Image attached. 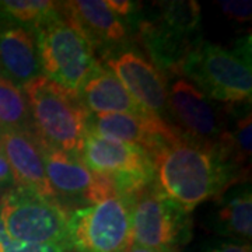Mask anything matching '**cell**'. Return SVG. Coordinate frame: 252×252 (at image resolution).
<instances>
[{
    "mask_svg": "<svg viewBox=\"0 0 252 252\" xmlns=\"http://www.w3.org/2000/svg\"><path fill=\"white\" fill-rule=\"evenodd\" d=\"M154 184L178 206L190 213L215 200L235 184L247 182L220 144H207L181 136L152 156Z\"/></svg>",
    "mask_w": 252,
    "mask_h": 252,
    "instance_id": "6da1fadb",
    "label": "cell"
},
{
    "mask_svg": "<svg viewBox=\"0 0 252 252\" xmlns=\"http://www.w3.org/2000/svg\"><path fill=\"white\" fill-rule=\"evenodd\" d=\"M32 130L41 143L80 157L90 111L79 94L39 74L23 87Z\"/></svg>",
    "mask_w": 252,
    "mask_h": 252,
    "instance_id": "7a4b0ae2",
    "label": "cell"
},
{
    "mask_svg": "<svg viewBox=\"0 0 252 252\" xmlns=\"http://www.w3.org/2000/svg\"><path fill=\"white\" fill-rule=\"evenodd\" d=\"M41 74L79 94L84 83L101 66L90 42L61 9L34 27Z\"/></svg>",
    "mask_w": 252,
    "mask_h": 252,
    "instance_id": "3957f363",
    "label": "cell"
},
{
    "mask_svg": "<svg viewBox=\"0 0 252 252\" xmlns=\"http://www.w3.org/2000/svg\"><path fill=\"white\" fill-rule=\"evenodd\" d=\"M181 74L216 102L224 105L251 102V64L223 46L202 39L184 61Z\"/></svg>",
    "mask_w": 252,
    "mask_h": 252,
    "instance_id": "277c9868",
    "label": "cell"
},
{
    "mask_svg": "<svg viewBox=\"0 0 252 252\" xmlns=\"http://www.w3.org/2000/svg\"><path fill=\"white\" fill-rule=\"evenodd\" d=\"M0 220L7 235L16 241L70 247L66 207L31 190L13 187L3 192Z\"/></svg>",
    "mask_w": 252,
    "mask_h": 252,
    "instance_id": "5b68a950",
    "label": "cell"
},
{
    "mask_svg": "<svg viewBox=\"0 0 252 252\" xmlns=\"http://www.w3.org/2000/svg\"><path fill=\"white\" fill-rule=\"evenodd\" d=\"M132 243L158 252H180L192 238L190 213L168 199L156 184L130 199Z\"/></svg>",
    "mask_w": 252,
    "mask_h": 252,
    "instance_id": "8992f818",
    "label": "cell"
},
{
    "mask_svg": "<svg viewBox=\"0 0 252 252\" xmlns=\"http://www.w3.org/2000/svg\"><path fill=\"white\" fill-rule=\"evenodd\" d=\"M80 158L91 171L108 178L119 196L135 198L154 182L152 157L143 149L117 142L87 129Z\"/></svg>",
    "mask_w": 252,
    "mask_h": 252,
    "instance_id": "52a82bcc",
    "label": "cell"
},
{
    "mask_svg": "<svg viewBox=\"0 0 252 252\" xmlns=\"http://www.w3.org/2000/svg\"><path fill=\"white\" fill-rule=\"evenodd\" d=\"M130 238V199L114 195L69 212V243L73 251L124 252Z\"/></svg>",
    "mask_w": 252,
    "mask_h": 252,
    "instance_id": "ba28073f",
    "label": "cell"
},
{
    "mask_svg": "<svg viewBox=\"0 0 252 252\" xmlns=\"http://www.w3.org/2000/svg\"><path fill=\"white\" fill-rule=\"evenodd\" d=\"M168 121L184 137L220 144L225 130L227 105H217L185 77H178L168 87Z\"/></svg>",
    "mask_w": 252,
    "mask_h": 252,
    "instance_id": "9c48e42d",
    "label": "cell"
},
{
    "mask_svg": "<svg viewBox=\"0 0 252 252\" xmlns=\"http://www.w3.org/2000/svg\"><path fill=\"white\" fill-rule=\"evenodd\" d=\"M102 62L142 107L170 124L167 77L140 51L130 44L107 55Z\"/></svg>",
    "mask_w": 252,
    "mask_h": 252,
    "instance_id": "30bf717a",
    "label": "cell"
},
{
    "mask_svg": "<svg viewBox=\"0 0 252 252\" xmlns=\"http://www.w3.org/2000/svg\"><path fill=\"white\" fill-rule=\"evenodd\" d=\"M39 144L46 177L62 205L63 199H67L87 206L118 195L114 184L91 171L79 156L64 153L41 142Z\"/></svg>",
    "mask_w": 252,
    "mask_h": 252,
    "instance_id": "8fae6325",
    "label": "cell"
},
{
    "mask_svg": "<svg viewBox=\"0 0 252 252\" xmlns=\"http://www.w3.org/2000/svg\"><path fill=\"white\" fill-rule=\"evenodd\" d=\"M62 11L90 42L97 59L130 45V24L109 9L105 0L59 1Z\"/></svg>",
    "mask_w": 252,
    "mask_h": 252,
    "instance_id": "7c38bea8",
    "label": "cell"
},
{
    "mask_svg": "<svg viewBox=\"0 0 252 252\" xmlns=\"http://www.w3.org/2000/svg\"><path fill=\"white\" fill-rule=\"evenodd\" d=\"M89 129L112 140L137 146L150 157L182 136L174 126L154 114H91Z\"/></svg>",
    "mask_w": 252,
    "mask_h": 252,
    "instance_id": "4fadbf2b",
    "label": "cell"
},
{
    "mask_svg": "<svg viewBox=\"0 0 252 252\" xmlns=\"http://www.w3.org/2000/svg\"><path fill=\"white\" fill-rule=\"evenodd\" d=\"M0 150L9 162L14 187L59 202L46 177L41 144L30 132L0 133ZM61 203V202H59Z\"/></svg>",
    "mask_w": 252,
    "mask_h": 252,
    "instance_id": "5bb4252c",
    "label": "cell"
},
{
    "mask_svg": "<svg viewBox=\"0 0 252 252\" xmlns=\"http://www.w3.org/2000/svg\"><path fill=\"white\" fill-rule=\"evenodd\" d=\"M0 74L18 87L41 74L34 28L0 16Z\"/></svg>",
    "mask_w": 252,
    "mask_h": 252,
    "instance_id": "9a60e30c",
    "label": "cell"
},
{
    "mask_svg": "<svg viewBox=\"0 0 252 252\" xmlns=\"http://www.w3.org/2000/svg\"><path fill=\"white\" fill-rule=\"evenodd\" d=\"M137 35L153 64L165 76L181 74L182 63L189 52L202 41V36L180 32L158 18H137Z\"/></svg>",
    "mask_w": 252,
    "mask_h": 252,
    "instance_id": "2e32d148",
    "label": "cell"
},
{
    "mask_svg": "<svg viewBox=\"0 0 252 252\" xmlns=\"http://www.w3.org/2000/svg\"><path fill=\"white\" fill-rule=\"evenodd\" d=\"M207 221L215 234L227 241L251 244L252 189L251 182H240L215 199Z\"/></svg>",
    "mask_w": 252,
    "mask_h": 252,
    "instance_id": "e0dca14e",
    "label": "cell"
},
{
    "mask_svg": "<svg viewBox=\"0 0 252 252\" xmlns=\"http://www.w3.org/2000/svg\"><path fill=\"white\" fill-rule=\"evenodd\" d=\"M79 97L90 114H153L142 107L122 86V83L102 64L84 83Z\"/></svg>",
    "mask_w": 252,
    "mask_h": 252,
    "instance_id": "ac0fdd59",
    "label": "cell"
},
{
    "mask_svg": "<svg viewBox=\"0 0 252 252\" xmlns=\"http://www.w3.org/2000/svg\"><path fill=\"white\" fill-rule=\"evenodd\" d=\"M251 102L227 105L225 130L220 146L230 156L237 168L250 177L251 167V133H252Z\"/></svg>",
    "mask_w": 252,
    "mask_h": 252,
    "instance_id": "d6986e66",
    "label": "cell"
},
{
    "mask_svg": "<svg viewBox=\"0 0 252 252\" xmlns=\"http://www.w3.org/2000/svg\"><path fill=\"white\" fill-rule=\"evenodd\" d=\"M6 132L34 133L24 91L0 74V133Z\"/></svg>",
    "mask_w": 252,
    "mask_h": 252,
    "instance_id": "ffe728a7",
    "label": "cell"
},
{
    "mask_svg": "<svg viewBox=\"0 0 252 252\" xmlns=\"http://www.w3.org/2000/svg\"><path fill=\"white\" fill-rule=\"evenodd\" d=\"M156 17L180 32L200 35V7L193 0L161 1L158 3V14Z\"/></svg>",
    "mask_w": 252,
    "mask_h": 252,
    "instance_id": "44dd1931",
    "label": "cell"
},
{
    "mask_svg": "<svg viewBox=\"0 0 252 252\" xmlns=\"http://www.w3.org/2000/svg\"><path fill=\"white\" fill-rule=\"evenodd\" d=\"M58 3L49 0H3L0 1V16L34 28L58 9Z\"/></svg>",
    "mask_w": 252,
    "mask_h": 252,
    "instance_id": "7402d4cb",
    "label": "cell"
},
{
    "mask_svg": "<svg viewBox=\"0 0 252 252\" xmlns=\"http://www.w3.org/2000/svg\"><path fill=\"white\" fill-rule=\"evenodd\" d=\"M70 247L55 244L20 243L10 238L0 220V252H70Z\"/></svg>",
    "mask_w": 252,
    "mask_h": 252,
    "instance_id": "603a6c76",
    "label": "cell"
},
{
    "mask_svg": "<svg viewBox=\"0 0 252 252\" xmlns=\"http://www.w3.org/2000/svg\"><path fill=\"white\" fill-rule=\"evenodd\" d=\"M219 4L225 17L234 20L235 23L245 24L247 21H251V0H221L219 1Z\"/></svg>",
    "mask_w": 252,
    "mask_h": 252,
    "instance_id": "cb8c5ba5",
    "label": "cell"
},
{
    "mask_svg": "<svg viewBox=\"0 0 252 252\" xmlns=\"http://www.w3.org/2000/svg\"><path fill=\"white\" fill-rule=\"evenodd\" d=\"M248 248H251V244H240L227 241V240H219V241L207 243L202 252H247Z\"/></svg>",
    "mask_w": 252,
    "mask_h": 252,
    "instance_id": "d4e9b609",
    "label": "cell"
},
{
    "mask_svg": "<svg viewBox=\"0 0 252 252\" xmlns=\"http://www.w3.org/2000/svg\"><path fill=\"white\" fill-rule=\"evenodd\" d=\"M231 52L235 56H238L241 61L251 64V35L248 34L243 38L235 39L234 48L231 49Z\"/></svg>",
    "mask_w": 252,
    "mask_h": 252,
    "instance_id": "484cf974",
    "label": "cell"
},
{
    "mask_svg": "<svg viewBox=\"0 0 252 252\" xmlns=\"http://www.w3.org/2000/svg\"><path fill=\"white\" fill-rule=\"evenodd\" d=\"M13 187H14V181H13L9 162L0 150V190L4 189V192H6L7 189L13 188Z\"/></svg>",
    "mask_w": 252,
    "mask_h": 252,
    "instance_id": "4316f807",
    "label": "cell"
},
{
    "mask_svg": "<svg viewBox=\"0 0 252 252\" xmlns=\"http://www.w3.org/2000/svg\"><path fill=\"white\" fill-rule=\"evenodd\" d=\"M124 252H158L154 251V250H150V248H146V247H142V245H137L135 243H129V245L125 248Z\"/></svg>",
    "mask_w": 252,
    "mask_h": 252,
    "instance_id": "83f0119b",
    "label": "cell"
},
{
    "mask_svg": "<svg viewBox=\"0 0 252 252\" xmlns=\"http://www.w3.org/2000/svg\"><path fill=\"white\" fill-rule=\"evenodd\" d=\"M247 252H251V248H248V250H247Z\"/></svg>",
    "mask_w": 252,
    "mask_h": 252,
    "instance_id": "f1b7e54d",
    "label": "cell"
}]
</instances>
